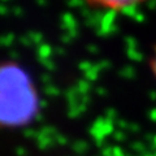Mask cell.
Masks as SVG:
<instances>
[{"label":"cell","instance_id":"1","mask_svg":"<svg viewBox=\"0 0 156 156\" xmlns=\"http://www.w3.org/2000/svg\"><path fill=\"white\" fill-rule=\"evenodd\" d=\"M37 111L38 94L29 73L14 61L0 62V126L27 125Z\"/></svg>","mask_w":156,"mask_h":156},{"label":"cell","instance_id":"2","mask_svg":"<svg viewBox=\"0 0 156 156\" xmlns=\"http://www.w3.org/2000/svg\"><path fill=\"white\" fill-rule=\"evenodd\" d=\"M143 2L144 0H85V3L89 4L90 7L107 9V11H112V12L125 11V9L139 5Z\"/></svg>","mask_w":156,"mask_h":156},{"label":"cell","instance_id":"3","mask_svg":"<svg viewBox=\"0 0 156 156\" xmlns=\"http://www.w3.org/2000/svg\"><path fill=\"white\" fill-rule=\"evenodd\" d=\"M150 69H151V72H152V76L155 77V80H156V47H155L154 53H152L151 60H150Z\"/></svg>","mask_w":156,"mask_h":156}]
</instances>
